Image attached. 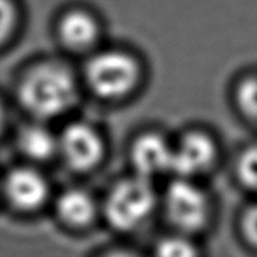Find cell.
Returning a JSON list of instances; mask_svg holds the SVG:
<instances>
[{
	"label": "cell",
	"mask_w": 257,
	"mask_h": 257,
	"mask_svg": "<svg viewBox=\"0 0 257 257\" xmlns=\"http://www.w3.org/2000/svg\"><path fill=\"white\" fill-rule=\"evenodd\" d=\"M137 63L124 53L104 52L87 65L85 75L93 92L102 98H119L128 94L138 80Z\"/></svg>",
	"instance_id": "3957f363"
},
{
	"label": "cell",
	"mask_w": 257,
	"mask_h": 257,
	"mask_svg": "<svg viewBox=\"0 0 257 257\" xmlns=\"http://www.w3.org/2000/svg\"><path fill=\"white\" fill-rule=\"evenodd\" d=\"M156 196L147 178L138 176L118 183L105 202V216L110 225L130 231L142 225L152 213Z\"/></svg>",
	"instance_id": "7a4b0ae2"
},
{
	"label": "cell",
	"mask_w": 257,
	"mask_h": 257,
	"mask_svg": "<svg viewBox=\"0 0 257 257\" xmlns=\"http://www.w3.org/2000/svg\"><path fill=\"white\" fill-rule=\"evenodd\" d=\"M238 177L243 185L257 190V147H251L242 153L237 165Z\"/></svg>",
	"instance_id": "4fadbf2b"
},
{
	"label": "cell",
	"mask_w": 257,
	"mask_h": 257,
	"mask_svg": "<svg viewBox=\"0 0 257 257\" xmlns=\"http://www.w3.org/2000/svg\"><path fill=\"white\" fill-rule=\"evenodd\" d=\"M19 97L32 114L53 118L72 107L77 98V87L64 68L44 64L33 69L23 79Z\"/></svg>",
	"instance_id": "6da1fadb"
},
{
	"label": "cell",
	"mask_w": 257,
	"mask_h": 257,
	"mask_svg": "<svg viewBox=\"0 0 257 257\" xmlns=\"http://www.w3.org/2000/svg\"><path fill=\"white\" fill-rule=\"evenodd\" d=\"M57 211L64 222L79 227L92 221L95 206L88 193L79 190H69L58 200Z\"/></svg>",
	"instance_id": "30bf717a"
},
{
	"label": "cell",
	"mask_w": 257,
	"mask_h": 257,
	"mask_svg": "<svg viewBox=\"0 0 257 257\" xmlns=\"http://www.w3.org/2000/svg\"><path fill=\"white\" fill-rule=\"evenodd\" d=\"M3 119H4V117H3V110H2V107H0V132H2V128H3Z\"/></svg>",
	"instance_id": "e0dca14e"
},
{
	"label": "cell",
	"mask_w": 257,
	"mask_h": 257,
	"mask_svg": "<svg viewBox=\"0 0 257 257\" xmlns=\"http://www.w3.org/2000/svg\"><path fill=\"white\" fill-rule=\"evenodd\" d=\"M173 148L158 135H145L132 147V162L138 176L148 178L171 170Z\"/></svg>",
	"instance_id": "52a82bcc"
},
{
	"label": "cell",
	"mask_w": 257,
	"mask_h": 257,
	"mask_svg": "<svg viewBox=\"0 0 257 257\" xmlns=\"http://www.w3.org/2000/svg\"><path fill=\"white\" fill-rule=\"evenodd\" d=\"M166 211L178 228L192 232L207 222L210 203L201 188L182 177L175 181L166 192Z\"/></svg>",
	"instance_id": "277c9868"
},
{
	"label": "cell",
	"mask_w": 257,
	"mask_h": 257,
	"mask_svg": "<svg viewBox=\"0 0 257 257\" xmlns=\"http://www.w3.org/2000/svg\"><path fill=\"white\" fill-rule=\"evenodd\" d=\"M19 147L32 160L44 161L54 155L58 142L48 130L39 125H32L20 133Z\"/></svg>",
	"instance_id": "8fae6325"
},
{
	"label": "cell",
	"mask_w": 257,
	"mask_h": 257,
	"mask_svg": "<svg viewBox=\"0 0 257 257\" xmlns=\"http://www.w3.org/2000/svg\"><path fill=\"white\" fill-rule=\"evenodd\" d=\"M60 38L72 49H87L98 38V25L89 14L72 12L65 15L59 25Z\"/></svg>",
	"instance_id": "9c48e42d"
},
{
	"label": "cell",
	"mask_w": 257,
	"mask_h": 257,
	"mask_svg": "<svg viewBox=\"0 0 257 257\" xmlns=\"http://www.w3.org/2000/svg\"><path fill=\"white\" fill-rule=\"evenodd\" d=\"M238 107L246 115L257 120V77L247 78L237 88Z\"/></svg>",
	"instance_id": "7c38bea8"
},
{
	"label": "cell",
	"mask_w": 257,
	"mask_h": 257,
	"mask_svg": "<svg viewBox=\"0 0 257 257\" xmlns=\"http://www.w3.org/2000/svg\"><path fill=\"white\" fill-rule=\"evenodd\" d=\"M5 190L13 205L24 211L39 207L48 195V185L43 176L29 168L13 171L7 178Z\"/></svg>",
	"instance_id": "ba28073f"
},
{
	"label": "cell",
	"mask_w": 257,
	"mask_h": 257,
	"mask_svg": "<svg viewBox=\"0 0 257 257\" xmlns=\"http://www.w3.org/2000/svg\"><path fill=\"white\" fill-rule=\"evenodd\" d=\"M58 148L65 162L75 171H88L99 163L103 155L102 140L90 125L69 124L60 137Z\"/></svg>",
	"instance_id": "5b68a950"
},
{
	"label": "cell",
	"mask_w": 257,
	"mask_h": 257,
	"mask_svg": "<svg viewBox=\"0 0 257 257\" xmlns=\"http://www.w3.org/2000/svg\"><path fill=\"white\" fill-rule=\"evenodd\" d=\"M15 13L10 0H0V43L10 34L14 25Z\"/></svg>",
	"instance_id": "9a60e30c"
},
{
	"label": "cell",
	"mask_w": 257,
	"mask_h": 257,
	"mask_svg": "<svg viewBox=\"0 0 257 257\" xmlns=\"http://www.w3.org/2000/svg\"><path fill=\"white\" fill-rule=\"evenodd\" d=\"M157 253L160 256L186 257L196 255L195 247L183 238H166L157 246Z\"/></svg>",
	"instance_id": "5bb4252c"
},
{
	"label": "cell",
	"mask_w": 257,
	"mask_h": 257,
	"mask_svg": "<svg viewBox=\"0 0 257 257\" xmlns=\"http://www.w3.org/2000/svg\"><path fill=\"white\" fill-rule=\"evenodd\" d=\"M242 230L246 238L257 247V205L246 211L242 220Z\"/></svg>",
	"instance_id": "2e32d148"
},
{
	"label": "cell",
	"mask_w": 257,
	"mask_h": 257,
	"mask_svg": "<svg viewBox=\"0 0 257 257\" xmlns=\"http://www.w3.org/2000/svg\"><path fill=\"white\" fill-rule=\"evenodd\" d=\"M216 148L212 140L202 133L185 136L180 145L173 148L171 170L180 177L188 178L203 173L212 166Z\"/></svg>",
	"instance_id": "8992f818"
}]
</instances>
